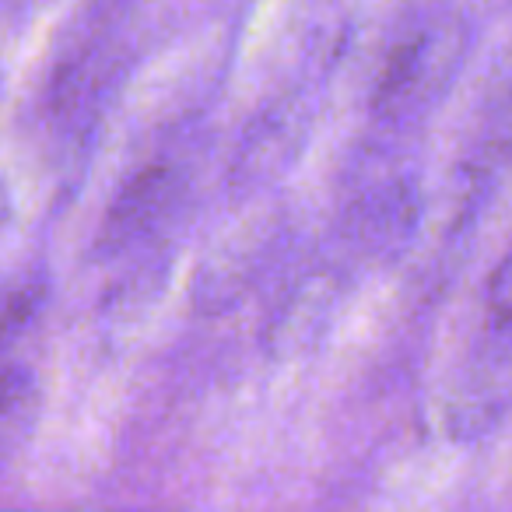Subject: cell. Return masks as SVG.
<instances>
[{
    "instance_id": "cell-2",
    "label": "cell",
    "mask_w": 512,
    "mask_h": 512,
    "mask_svg": "<svg viewBox=\"0 0 512 512\" xmlns=\"http://www.w3.org/2000/svg\"><path fill=\"white\" fill-rule=\"evenodd\" d=\"M39 306H43V288L39 285H22L15 292L0 295V351L29 327Z\"/></svg>"
},
{
    "instance_id": "cell-1",
    "label": "cell",
    "mask_w": 512,
    "mask_h": 512,
    "mask_svg": "<svg viewBox=\"0 0 512 512\" xmlns=\"http://www.w3.org/2000/svg\"><path fill=\"white\" fill-rule=\"evenodd\" d=\"M172 193H176V176H172V169H162V165L144 169L141 176L130 179L120 190V197L109 204L106 221H102V239H106L109 246L130 242L137 232H144V228L169 207Z\"/></svg>"
},
{
    "instance_id": "cell-4",
    "label": "cell",
    "mask_w": 512,
    "mask_h": 512,
    "mask_svg": "<svg viewBox=\"0 0 512 512\" xmlns=\"http://www.w3.org/2000/svg\"><path fill=\"white\" fill-rule=\"evenodd\" d=\"M488 302H491V309H495V316L512 320V253L505 256L502 264H498L495 278H491Z\"/></svg>"
},
{
    "instance_id": "cell-3",
    "label": "cell",
    "mask_w": 512,
    "mask_h": 512,
    "mask_svg": "<svg viewBox=\"0 0 512 512\" xmlns=\"http://www.w3.org/2000/svg\"><path fill=\"white\" fill-rule=\"evenodd\" d=\"M29 386H32L29 369H22V365H0V421L22 404Z\"/></svg>"
}]
</instances>
